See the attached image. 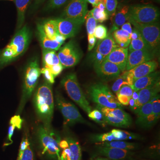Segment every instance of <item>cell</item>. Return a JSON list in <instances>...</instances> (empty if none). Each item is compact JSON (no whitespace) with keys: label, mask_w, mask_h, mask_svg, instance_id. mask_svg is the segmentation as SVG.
I'll use <instances>...</instances> for the list:
<instances>
[{"label":"cell","mask_w":160,"mask_h":160,"mask_svg":"<svg viewBox=\"0 0 160 160\" xmlns=\"http://www.w3.org/2000/svg\"><path fill=\"white\" fill-rule=\"evenodd\" d=\"M41 74L38 60L37 58L32 59L27 64L24 71L22 98L17 114L22 113L37 85Z\"/></svg>","instance_id":"3"},{"label":"cell","mask_w":160,"mask_h":160,"mask_svg":"<svg viewBox=\"0 0 160 160\" xmlns=\"http://www.w3.org/2000/svg\"><path fill=\"white\" fill-rule=\"evenodd\" d=\"M117 99L119 102L124 106H128L129 105V100L130 98L126 96L122 95L117 94Z\"/></svg>","instance_id":"48"},{"label":"cell","mask_w":160,"mask_h":160,"mask_svg":"<svg viewBox=\"0 0 160 160\" xmlns=\"http://www.w3.org/2000/svg\"><path fill=\"white\" fill-rule=\"evenodd\" d=\"M86 30L88 35H93L95 29L97 26L98 22L92 16L90 11H88L85 18Z\"/></svg>","instance_id":"36"},{"label":"cell","mask_w":160,"mask_h":160,"mask_svg":"<svg viewBox=\"0 0 160 160\" xmlns=\"http://www.w3.org/2000/svg\"><path fill=\"white\" fill-rule=\"evenodd\" d=\"M153 99L149 102L144 104L138 110L136 114H137V119L136 120L137 125L140 126L147 117L151 113L152 110V103Z\"/></svg>","instance_id":"32"},{"label":"cell","mask_w":160,"mask_h":160,"mask_svg":"<svg viewBox=\"0 0 160 160\" xmlns=\"http://www.w3.org/2000/svg\"><path fill=\"white\" fill-rule=\"evenodd\" d=\"M36 135L42 154L53 159H60L61 149L59 143L61 138L52 128H48L42 124L38 126Z\"/></svg>","instance_id":"4"},{"label":"cell","mask_w":160,"mask_h":160,"mask_svg":"<svg viewBox=\"0 0 160 160\" xmlns=\"http://www.w3.org/2000/svg\"><path fill=\"white\" fill-rule=\"evenodd\" d=\"M102 113L106 124L115 127L127 128L131 126L132 119L129 113L120 108H110L97 106Z\"/></svg>","instance_id":"10"},{"label":"cell","mask_w":160,"mask_h":160,"mask_svg":"<svg viewBox=\"0 0 160 160\" xmlns=\"http://www.w3.org/2000/svg\"><path fill=\"white\" fill-rule=\"evenodd\" d=\"M41 74L43 75L46 82L52 85L55 82V77L49 69L43 67L41 69Z\"/></svg>","instance_id":"42"},{"label":"cell","mask_w":160,"mask_h":160,"mask_svg":"<svg viewBox=\"0 0 160 160\" xmlns=\"http://www.w3.org/2000/svg\"><path fill=\"white\" fill-rule=\"evenodd\" d=\"M58 55L63 68L66 69L77 65L82 57L83 53L78 43L71 40L60 48Z\"/></svg>","instance_id":"11"},{"label":"cell","mask_w":160,"mask_h":160,"mask_svg":"<svg viewBox=\"0 0 160 160\" xmlns=\"http://www.w3.org/2000/svg\"><path fill=\"white\" fill-rule=\"evenodd\" d=\"M55 99L58 108L64 118V125L72 126L77 123L88 125L87 121L83 118L77 107L58 92L56 93Z\"/></svg>","instance_id":"9"},{"label":"cell","mask_w":160,"mask_h":160,"mask_svg":"<svg viewBox=\"0 0 160 160\" xmlns=\"http://www.w3.org/2000/svg\"><path fill=\"white\" fill-rule=\"evenodd\" d=\"M140 135L120 129H113L110 132L92 136L91 140L95 142H102L114 141L142 139Z\"/></svg>","instance_id":"14"},{"label":"cell","mask_w":160,"mask_h":160,"mask_svg":"<svg viewBox=\"0 0 160 160\" xmlns=\"http://www.w3.org/2000/svg\"><path fill=\"white\" fill-rule=\"evenodd\" d=\"M88 11L86 0H69L60 18L83 24Z\"/></svg>","instance_id":"12"},{"label":"cell","mask_w":160,"mask_h":160,"mask_svg":"<svg viewBox=\"0 0 160 160\" xmlns=\"http://www.w3.org/2000/svg\"><path fill=\"white\" fill-rule=\"evenodd\" d=\"M132 98L134 100L136 105V103L138 99V91H134L133 93H132Z\"/></svg>","instance_id":"54"},{"label":"cell","mask_w":160,"mask_h":160,"mask_svg":"<svg viewBox=\"0 0 160 160\" xmlns=\"http://www.w3.org/2000/svg\"><path fill=\"white\" fill-rule=\"evenodd\" d=\"M118 47L110 32L107 37L98 41L95 51L98 52L105 58L113 49Z\"/></svg>","instance_id":"26"},{"label":"cell","mask_w":160,"mask_h":160,"mask_svg":"<svg viewBox=\"0 0 160 160\" xmlns=\"http://www.w3.org/2000/svg\"><path fill=\"white\" fill-rule=\"evenodd\" d=\"M42 61L43 67L49 69L55 78L63 71L62 66L60 62L58 53L55 50L42 49Z\"/></svg>","instance_id":"16"},{"label":"cell","mask_w":160,"mask_h":160,"mask_svg":"<svg viewBox=\"0 0 160 160\" xmlns=\"http://www.w3.org/2000/svg\"><path fill=\"white\" fill-rule=\"evenodd\" d=\"M129 106H130V109L132 111H133L135 106V102L134 100L132 98H130V100H129Z\"/></svg>","instance_id":"53"},{"label":"cell","mask_w":160,"mask_h":160,"mask_svg":"<svg viewBox=\"0 0 160 160\" xmlns=\"http://www.w3.org/2000/svg\"><path fill=\"white\" fill-rule=\"evenodd\" d=\"M107 28L103 25H99L95 29L93 35L96 38L100 40L104 39L108 35Z\"/></svg>","instance_id":"41"},{"label":"cell","mask_w":160,"mask_h":160,"mask_svg":"<svg viewBox=\"0 0 160 160\" xmlns=\"http://www.w3.org/2000/svg\"><path fill=\"white\" fill-rule=\"evenodd\" d=\"M60 34L66 39L74 37L79 32L83 24L68 19H52Z\"/></svg>","instance_id":"15"},{"label":"cell","mask_w":160,"mask_h":160,"mask_svg":"<svg viewBox=\"0 0 160 160\" xmlns=\"http://www.w3.org/2000/svg\"><path fill=\"white\" fill-rule=\"evenodd\" d=\"M97 146H104V147H112L125 150H136L140 147V145L138 143L129 142L124 141H114L112 142H102L96 143Z\"/></svg>","instance_id":"29"},{"label":"cell","mask_w":160,"mask_h":160,"mask_svg":"<svg viewBox=\"0 0 160 160\" xmlns=\"http://www.w3.org/2000/svg\"><path fill=\"white\" fill-rule=\"evenodd\" d=\"M61 83L70 98L86 113H89L92 110L91 107L80 86L76 74H67L63 78Z\"/></svg>","instance_id":"5"},{"label":"cell","mask_w":160,"mask_h":160,"mask_svg":"<svg viewBox=\"0 0 160 160\" xmlns=\"http://www.w3.org/2000/svg\"><path fill=\"white\" fill-rule=\"evenodd\" d=\"M36 112L43 126L51 128L54 109V99L51 85L42 83L35 92L33 99Z\"/></svg>","instance_id":"2"},{"label":"cell","mask_w":160,"mask_h":160,"mask_svg":"<svg viewBox=\"0 0 160 160\" xmlns=\"http://www.w3.org/2000/svg\"><path fill=\"white\" fill-rule=\"evenodd\" d=\"M88 50L91 51L92 49L96 43V38L93 35H88Z\"/></svg>","instance_id":"49"},{"label":"cell","mask_w":160,"mask_h":160,"mask_svg":"<svg viewBox=\"0 0 160 160\" xmlns=\"http://www.w3.org/2000/svg\"><path fill=\"white\" fill-rule=\"evenodd\" d=\"M36 35L42 49L57 51L59 49L62 45L56 40H51L47 37L44 32L41 23L37 25Z\"/></svg>","instance_id":"25"},{"label":"cell","mask_w":160,"mask_h":160,"mask_svg":"<svg viewBox=\"0 0 160 160\" xmlns=\"http://www.w3.org/2000/svg\"><path fill=\"white\" fill-rule=\"evenodd\" d=\"M155 54L148 50H138L129 51L126 70H129L135 67L153 59Z\"/></svg>","instance_id":"17"},{"label":"cell","mask_w":160,"mask_h":160,"mask_svg":"<svg viewBox=\"0 0 160 160\" xmlns=\"http://www.w3.org/2000/svg\"><path fill=\"white\" fill-rule=\"evenodd\" d=\"M104 1L106 10L109 16L113 17L116 11L118 4L117 0H104Z\"/></svg>","instance_id":"40"},{"label":"cell","mask_w":160,"mask_h":160,"mask_svg":"<svg viewBox=\"0 0 160 160\" xmlns=\"http://www.w3.org/2000/svg\"><path fill=\"white\" fill-rule=\"evenodd\" d=\"M112 37L116 43L121 48H127L131 41V35L122 29H117L113 32Z\"/></svg>","instance_id":"30"},{"label":"cell","mask_w":160,"mask_h":160,"mask_svg":"<svg viewBox=\"0 0 160 160\" xmlns=\"http://www.w3.org/2000/svg\"><path fill=\"white\" fill-rule=\"evenodd\" d=\"M59 147L62 150L60 160H81L82 149L79 143L74 138L66 137L60 141Z\"/></svg>","instance_id":"13"},{"label":"cell","mask_w":160,"mask_h":160,"mask_svg":"<svg viewBox=\"0 0 160 160\" xmlns=\"http://www.w3.org/2000/svg\"><path fill=\"white\" fill-rule=\"evenodd\" d=\"M160 11L150 4H137L129 6V18L141 24H152L158 22Z\"/></svg>","instance_id":"7"},{"label":"cell","mask_w":160,"mask_h":160,"mask_svg":"<svg viewBox=\"0 0 160 160\" xmlns=\"http://www.w3.org/2000/svg\"><path fill=\"white\" fill-rule=\"evenodd\" d=\"M122 72L123 73L122 74H120L119 76L117 78L115 82L113 83L112 86V90L116 94L123 85H129L127 79V71L125 70Z\"/></svg>","instance_id":"34"},{"label":"cell","mask_w":160,"mask_h":160,"mask_svg":"<svg viewBox=\"0 0 160 160\" xmlns=\"http://www.w3.org/2000/svg\"><path fill=\"white\" fill-rule=\"evenodd\" d=\"M17 160H34V154L31 143L25 149H19Z\"/></svg>","instance_id":"37"},{"label":"cell","mask_w":160,"mask_h":160,"mask_svg":"<svg viewBox=\"0 0 160 160\" xmlns=\"http://www.w3.org/2000/svg\"><path fill=\"white\" fill-rule=\"evenodd\" d=\"M16 127L12 124H9V129H8V136H7V141L4 144V146H8L11 145L13 142L12 140V137L14 133L15 129Z\"/></svg>","instance_id":"45"},{"label":"cell","mask_w":160,"mask_h":160,"mask_svg":"<svg viewBox=\"0 0 160 160\" xmlns=\"http://www.w3.org/2000/svg\"><path fill=\"white\" fill-rule=\"evenodd\" d=\"M92 100L98 106L110 108L122 109V106L112 94L108 86L102 83L92 85L88 90Z\"/></svg>","instance_id":"6"},{"label":"cell","mask_w":160,"mask_h":160,"mask_svg":"<svg viewBox=\"0 0 160 160\" xmlns=\"http://www.w3.org/2000/svg\"><path fill=\"white\" fill-rule=\"evenodd\" d=\"M2 50H0V54H1V52H2Z\"/></svg>","instance_id":"57"},{"label":"cell","mask_w":160,"mask_h":160,"mask_svg":"<svg viewBox=\"0 0 160 160\" xmlns=\"http://www.w3.org/2000/svg\"><path fill=\"white\" fill-rule=\"evenodd\" d=\"M129 6L125 5L120 7L117 12H116L113 18V25L110 32H113L119 29L123 24L128 22L129 18Z\"/></svg>","instance_id":"27"},{"label":"cell","mask_w":160,"mask_h":160,"mask_svg":"<svg viewBox=\"0 0 160 160\" xmlns=\"http://www.w3.org/2000/svg\"><path fill=\"white\" fill-rule=\"evenodd\" d=\"M90 11L92 16L98 22H103L109 18V15L106 10H101L97 7H95Z\"/></svg>","instance_id":"35"},{"label":"cell","mask_w":160,"mask_h":160,"mask_svg":"<svg viewBox=\"0 0 160 160\" xmlns=\"http://www.w3.org/2000/svg\"><path fill=\"white\" fill-rule=\"evenodd\" d=\"M32 0H15L17 10V29L18 30L23 27L25 21L26 12Z\"/></svg>","instance_id":"28"},{"label":"cell","mask_w":160,"mask_h":160,"mask_svg":"<svg viewBox=\"0 0 160 160\" xmlns=\"http://www.w3.org/2000/svg\"><path fill=\"white\" fill-rule=\"evenodd\" d=\"M88 117L91 119L93 120L98 123L105 125L104 117L102 112L97 109L91 110L89 113H88Z\"/></svg>","instance_id":"39"},{"label":"cell","mask_w":160,"mask_h":160,"mask_svg":"<svg viewBox=\"0 0 160 160\" xmlns=\"http://www.w3.org/2000/svg\"><path fill=\"white\" fill-rule=\"evenodd\" d=\"M94 68L98 76L105 81L117 78L122 72L116 65L106 60H104L102 62Z\"/></svg>","instance_id":"18"},{"label":"cell","mask_w":160,"mask_h":160,"mask_svg":"<svg viewBox=\"0 0 160 160\" xmlns=\"http://www.w3.org/2000/svg\"><path fill=\"white\" fill-rule=\"evenodd\" d=\"M140 34L139 32L135 28H134L131 33V39H136L138 38Z\"/></svg>","instance_id":"51"},{"label":"cell","mask_w":160,"mask_h":160,"mask_svg":"<svg viewBox=\"0 0 160 160\" xmlns=\"http://www.w3.org/2000/svg\"></svg>","instance_id":"58"},{"label":"cell","mask_w":160,"mask_h":160,"mask_svg":"<svg viewBox=\"0 0 160 160\" xmlns=\"http://www.w3.org/2000/svg\"><path fill=\"white\" fill-rule=\"evenodd\" d=\"M159 82H160V72L154 71L135 80L132 87L134 91H138L141 89L153 86Z\"/></svg>","instance_id":"24"},{"label":"cell","mask_w":160,"mask_h":160,"mask_svg":"<svg viewBox=\"0 0 160 160\" xmlns=\"http://www.w3.org/2000/svg\"><path fill=\"white\" fill-rule=\"evenodd\" d=\"M41 24L46 36L50 39L58 41L57 38L60 33L58 32L56 26L52 19H50L45 20Z\"/></svg>","instance_id":"31"},{"label":"cell","mask_w":160,"mask_h":160,"mask_svg":"<svg viewBox=\"0 0 160 160\" xmlns=\"http://www.w3.org/2000/svg\"><path fill=\"white\" fill-rule=\"evenodd\" d=\"M128 48L117 47L110 52L104 60L114 63L120 68L121 71L126 70L128 56Z\"/></svg>","instance_id":"21"},{"label":"cell","mask_w":160,"mask_h":160,"mask_svg":"<svg viewBox=\"0 0 160 160\" xmlns=\"http://www.w3.org/2000/svg\"><path fill=\"white\" fill-rule=\"evenodd\" d=\"M121 29H122V30H124V31L127 32L130 35H131L132 31L131 23L129 22V21L126 22L125 24H123L122 26H121Z\"/></svg>","instance_id":"50"},{"label":"cell","mask_w":160,"mask_h":160,"mask_svg":"<svg viewBox=\"0 0 160 160\" xmlns=\"http://www.w3.org/2000/svg\"><path fill=\"white\" fill-rule=\"evenodd\" d=\"M69 0H49L44 8L45 11H50L58 9L65 5Z\"/></svg>","instance_id":"38"},{"label":"cell","mask_w":160,"mask_h":160,"mask_svg":"<svg viewBox=\"0 0 160 160\" xmlns=\"http://www.w3.org/2000/svg\"><path fill=\"white\" fill-rule=\"evenodd\" d=\"M31 39V32L26 25L19 29L9 44L0 54V68L10 64L23 55L28 49Z\"/></svg>","instance_id":"1"},{"label":"cell","mask_w":160,"mask_h":160,"mask_svg":"<svg viewBox=\"0 0 160 160\" xmlns=\"http://www.w3.org/2000/svg\"><path fill=\"white\" fill-rule=\"evenodd\" d=\"M96 150L98 154L106 157L110 160H126L134 154L129 150L100 146H97Z\"/></svg>","instance_id":"19"},{"label":"cell","mask_w":160,"mask_h":160,"mask_svg":"<svg viewBox=\"0 0 160 160\" xmlns=\"http://www.w3.org/2000/svg\"><path fill=\"white\" fill-rule=\"evenodd\" d=\"M128 21L139 32L150 50L155 54L160 47V28L158 22L145 24L137 22L129 19Z\"/></svg>","instance_id":"8"},{"label":"cell","mask_w":160,"mask_h":160,"mask_svg":"<svg viewBox=\"0 0 160 160\" xmlns=\"http://www.w3.org/2000/svg\"><path fill=\"white\" fill-rule=\"evenodd\" d=\"M129 45L128 50L129 51L138 50H148L151 51L141 34L136 39H131Z\"/></svg>","instance_id":"33"},{"label":"cell","mask_w":160,"mask_h":160,"mask_svg":"<svg viewBox=\"0 0 160 160\" xmlns=\"http://www.w3.org/2000/svg\"><path fill=\"white\" fill-rule=\"evenodd\" d=\"M160 116V95L153 98L151 113L143 121L140 126L144 129H149L154 126L158 121Z\"/></svg>","instance_id":"23"},{"label":"cell","mask_w":160,"mask_h":160,"mask_svg":"<svg viewBox=\"0 0 160 160\" xmlns=\"http://www.w3.org/2000/svg\"><path fill=\"white\" fill-rule=\"evenodd\" d=\"M158 66V64L157 62L154 60H151L141 64L133 69L127 71L134 82V81L138 79L155 71L157 69Z\"/></svg>","instance_id":"22"},{"label":"cell","mask_w":160,"mask_h":160,"mask_svg":"<svg viewBox=\"0 0 160 160\" xmlns=\"http://www.w3.org/2000/svg\"><path fill=\"white\" fill-rule=\"evenodd\" d=\"M94 160H110L109 159L107 158L98 157L96 158Z\"/></svg>","instance_id":"55"},{"label":"cell","mask_w":160,"mask_h":160,"mask_svg":"<svg viewBox=\"0 0 160 160\" xmlns=\"http://www.w3.org/2000/svg\"><path fill=\"white\" fill-rule=\"evenodd\" d=\"M134 90L131 86L129 85H123L120 88L119 90L116 93L117 94L122 95L131 98Z\"/></svg>","instance_id":"43"},{"label":"cell","mask_w":160,"mask_h":160,"mask_svg":"<svg viewBox=\"0 0 160 160\" xmlns=\"http://www.w3.org/2000/svg\"><path fill=\"white\" fill-rule=\"evenodd\" d=\"M92 58L93 63H94V67L99 65L105 59L102 55L100 54L98 52L95 51L92 53Z\"/></svg>","instance_id":"46"},{"label":"cell","mask_w":160,"mask_h":160,"mask_svg":"<svg viewBox=\"0 0 160 160\" xmlns=\"http://www.w3.org/2000/svg\"><path fill=\"white\" fill-rule=\"evenodd\" d=\"M102 0H86L87 2L91 4L93 7H97L98 4H99Z\"/></svg>","instance_id":"52"},{"label":"cell","mask_w":160,"mask_h":160,"mask_svg":"<svg viewBox=\"0 0 160 160\" xmlns=\"http://www.w3.org/2000/svg\"><path fill=\"white\" fill-rule=\"evenodd\" d=\"M155 1H157V2H160V0H155Z\"/></svg>","instance_id":"56"},{"label":"cell","mask_w":160,"mask_h":160,"mask_svg":"<svg viewBox=\"0 0 160 160\" xmlns=\"http://www.w3.org/2000/svg\"><path fill=\"white\" fill-rule=\"evenodd\" d=\"M160 90V82L153 86H149L138 91V98L136 103L134 110L135 113H137L141 106L152 100L158 94Z\"/></svg>","instance_id":"20"},{"label":"cell","mask_w":160,"mask_h":160,"mask_svg":"<svg viewBox=\"0 0 160 160\" xmlns=\"http://www.w3.org/2000/svg\"><path fill=\"white\" fill-rule=\"evenodd\" d=\"M23 122L20 115L17 114L11 118L9 124L14 125L16 127V129H20L22 128Z\"/></svg>","instance_id":"44"},{"label":"cell","mask_w":160,"mask_h":160,"mask_svg":"<svg viewBox=\"0 0 160 160\" xmlns=\"http://www.w3.org/2000/svg\"><path fill=\"white\" fill-rule=\"evenodd\" d=\"M46 0H34L29 8L30 13H33L37 11Z\"/></svg>","instance_id":"47"}]
</instances>
